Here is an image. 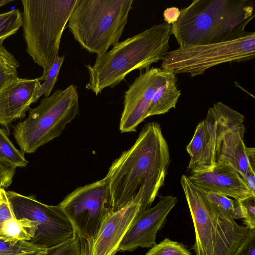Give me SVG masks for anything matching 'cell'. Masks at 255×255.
<instances>
[{
	"label": "cell",
	"instance_id": "obj_1",
	"mask_svg": "<svg viewBox=\"0 0 255 255\" xmlns=\"http://www.w3.org/2000/svg\"><path fill=\"white\" fill-rule=\"evenodd\" d=\"M170 163L160 124H146L134 143L114 161L106 176L112 211L131 203L149 208L164 185Z\"/></svg>",
	"mask_w": 255,
	"mask_h": 255
},
{
	"label": "cell",
	"instance_id": "obj_2",
	"mask_svg": "<svg viewBox=\"0 0 255 255\" xmlns=\"http://www.w3.org/2000/svg\"><path fill=\"white\" fill-rule=\"evenodd\" d=\"M248 0H194L180 10L171 24L179 48L221 42L238 38L255 17Z\"/></svg>",
	"mask_w": 255,
	"mask_h": 255
},
{
	"label": "cell",
	"instance_id": "obj_3",
	"mask_svg": "<svg viewBox=\"0 0 255 255\" xmlns=\"http://www.w3.org/2000/svg\"><path fill=\"white\" fill-rule=\"evenodd\" d=\"M171 34V25L164 22L118 42L97 56L93 65H85L89 77L86 88L98 96L106 88L119 85L132 71L149 69L168 52Z\"/></svg>",
	"mask_w": 255,
	"mask_h": 255
},
{
	"label": "cell",
	"instance_id": "obj_4",
	"mask_svg": "<svg viewBox=\"0 0 255 255\" xmlns=\"http://www.w3.org/2000/svg\"><path fill=\"white\" fill-rule=\"evenodd\" d=\"M180 183L193 223L196 255H234L250 229L213 205L186 175Z\"/></svg>",
	"mask_w": 255,
	"mask_h": 255
},
{
	"label": "cell",
	"instance_id": "obj_5",
	"mask_svg": "<svg viewBox=\"0 0 255 255\" xmlns=\"http://www.w3.org/2000/svg\"><path fill=\"white\" fill-rule=\"evenodd\" d=\"M77 0H22L26 50L43 69L40 81L58 56L61 39Z\"/></svg>",
	"mask_w": 255,
	"mask_h": 255
},
{
	"label": "cell",
	"instance_id": "obj_6",
	"mask_svg": "<svg viewBox=\"0 0 255 255\" xmlns=\"http://www.w3.org/2000/svg\"><path fill=\"white\" fill-rule=\"evenodd\" d=\"M133 0H77L68 26L81 47L97 55L119 42Z\"/></svg>",
	"mask_w": 255,
	"mask_h": 255
},
{
	"label": "cell",
	"instance_id": "obj_7",
	"mask_svg": "<svg viewBox=\"0 0 255 255\" xmlns=\"http://www.w3.org/2000/svg\"><path fill=\"white\" fill-rule=\"evenodd\" d=\"M77 86L71 84L41 100L28 116L13 128V135L22 153H32L60 135L68 124L78 115Z\"/></svg>",
	"mask_w": 255,
	"mask_h": 255
},
{
	"label": "cell",
	"instance_id": "obj_8",
	"mask_svg": "<svg viewBox=\"0 0 255 255\" xmlns=\"http://www.w3.org/2000/svg\"><path fill=\"white\" fill-rule=\"evenodd\" d=\"M255 57V32L247 31L233 40L168 51L162 60L161 68L175 74L187 73L193 77L220 64L245 62Z\"/></svg>",
	"mask_w": 255,
	"mask_h": 255
},
{
	"label": "cell",
	"instance_id": "obj_9",
	"mask_svg": "<svg viewBox=\"0 0 255 255\" xmlns=\"http://www.w3.org/2000/svg\"><path fill=\"white\" fill-rule=\"evenodd\" d=\"M58 205L78 237L86 243L91 242L105 218L112 211L106 177L77 188Z\"/></svg>",
	"mask_w": 255,
	"mask_h": 255
},
{
	"label": "cell",
	"instance_id": "obj_10",
	"mask_svg": "<svg viewBox=\"0 0 255 255\" xmlns=\"http://www.w3.org/2000/svg\"><path fill=\"white\" fill-rule=\"evenodd\" d=\"M6 194L17 219L25 218L37 224L30 242L49 249L75 235L71 223L59 205L45 204L34 195L26 196L13 191H6Z\"/></svg>",
	"mask_w": 255,
	"mask_h": 255
},
{
	"label": "cell",
	"instance_id": "obj_11",
	"mask_svg": "<svg viewBox=\"0 0 255 255\" xmlns=\"http://www.w3.org/2000/svg\"><path fill=\"white\" fill-rule=\"evenodd\" d=\"M244 116L230 108L218 133L216 161L223 160L233 167L244 179L255 173V148L246 146Z\"/></svg>",
	"mask_w": 255,
	"mask_h": 255
},
{
	"label": "cell",
	"instance_id": "obj_12",
	"mask_svg": "<svg viewBox=\"0 0 255 255\" xmlns=\"http://www.w3.org/2000/svg\"><path fill=\"white\" fill-rule=\"evenodd\" d=\"M171 71L152 67L141 73L125 92L120 122L122 132L136 131L146 118L153 95L168 78Z\"/></svg>",
	"mask_w": 255,
	"mask_h": 255
},
{
	"label": "cell",
	"instance_id": "obj_13",
	"mask_svg": "<svg viewBox=\"0 0 255 255\" xmlns=\"http://www.w3.org/2000/svg\"><path fill=\"white\" fill-rule=\"evenodd\" d=\"M229 108L220 102L214 104L197 126L186 146L190 157L187 169L191 173L209 170L215 164L216 140Z\"/></svg>",
	"mask_w": 255,
	"mask_h": 255
},
{
	"label": "cell",
	"instance_id": "obj_14",
	"mask_svg": "<svg viewBox=\"0 0 255 255\" xmlns=\"http://www.w3.org/2000/svg\"><path fill=\"white\" fill-rule=\"evenodd\" d=\"M177 202L176 197L160 196L154 206L141 212L126 233L119 252H133L138 248H151L156 245L157 233Z\"/></svg>",
	"mask_w": 255,
	"mask_h": 255
},
{
	"label": "cell",
	"instance_id": "obj_15",
	"mask_svg": "<svg viewBox=\"0 0 255 255\" xmlns=\"http://www.w3.org/2000/svg\"><path fill=\"white\" fill-rule=\"evenodd\" d=\"M142 211L139 204L131 203L118 211L110 212L95 237L86 243V255H115L126 233Z\"/></svg>",
	"mask_w": 255,
	"mask_h": 255
},
{
	"label": "cell",
	"instance_id": "obj_16",
	"mask_svg": "<svg viewBox=\"0 0 255 255\" xmlns=\"http://www.w3.org/2000/svg\"><path fill=\"white\" fill-rule=\"evenodd\" d=\"M198 188L239 201L253 194L239 173L228 163L219 160L209 170L193 172L187 176Z\"/></svg>",
	"mask_w": 255,
	"mask_h": 255
},
{
	"label": "cell",
	"instance_id": "obj_17",
	"mask_svg": "<svg viewBox=\"0 0 255 255\" xmlns=\"http://www.w3.org/2000/svg\"><path fill=\"white\" fill-rule=\"evenodd\" d=\"M40 85L39 78L17 77L2 87L0 89V125L8 128L14 121L24 118Z\"/></svg>",
	"mask_w": 255,
	"mask_h": 255
},
{
	"label": "cell",
	"instance_id": "obj_18",
	"mask_svg": "<svg viewBox=\"0 0 255 255\" xmlns=\"http://www.w3.org/2000/svg\"><path fill=\"white\" fill-rule=\"evenodd\" d=\"M176 82V74L171 72L165 83L155 92L147 111L146 118L165 114L175 108L181 95Z\"/></svg>",
	"mask_w": 255,
	"mask_h": 255
},
{
	"label": "cell",
	"instance_id": "obj_19",
	"mask_svg": "<svg viewBox=\"0 0 255 255\" xmlns=\"http://www.w3.org/2000/svg\"><path fill=\"white\" fill-rule=\"evenodd\" d=\"M37 227L34 221L27 218H11L0 226V240L13 244L30 241L34 237Z\"/></svg>",
	"mask_w": 255,
	"mask_h": 255
},
{
	"label": "cell",
	"instance_id": "obj_20",
	"mask_svg": "<svg viewBox=\"0 0 255 255\" xmlns=\"http://www.w3.org/2000/svg\"><path fill=\"white\" fill-rule=\"evenodd\" d=\"M0 161L5 165L15 169L25 167L28 163L24 154L16 148L5 130L0 128Z\"/></svg>",
	"mask_w": 255,
	"mask_h": 255
},
{
	"label": "cell",
	"instance_id": "obj_21",
	"mask_svg": "<svg viewBox=\"0 0 255 255\" xmlns=\"http://www.w3.org/2000/svg\"><path fill=\"white\" fill-rule=\"evenodd\" d=\"M20 64L16 58L0 44V89L12 80L18 77Z\"/></svg>",
	"mask_w": 255,
	"mask_h": 255
},
{
	"label": "cell",
	"instance_id": "obj_22",
	"mask_svg": "<svg viewBox=\"0 0 255 255\" xmlns=\"http://www.w3.org/2000/svg\"><path fill=\"white\" fill-rule=\"evenodd\" d=\"M201 190L213 205L229 214L234 220L243 219V212L238 201L220 194Z\"/></svg>",
	"mask_w": 255,
	"mask_h": 255
},
{
	"label": "cell",
	"instance_id": "obj_23",
	"mask_svg": "<svg viewBox=\"0 0 255 255\" xmlns=\"http://www.w3.org/2000/svg\"><path fill=\"white\" fill-rule=\"evenodd\" d=\"M22 26V13L15 8L0 14V44Z\"/></svg>",
	"mask_w": 255,
	"mask_h": 255
},
{
	"label": "cell",
	"instance_id": "obj_24",
	"mask_svg": "<svg viewBox=\"0 0 255 255\" xmlns=\"http://www.w3.org/2000/svg\"><path fill=\"white\" fill-rule=\"evenodd\" d=\"M64 56H58L53 64L44 78V82L36 90L33 98V104L35 103L42 96L45 97L50 96L57 80L60 70L63 63Z\"/></svg>",
	"mask_w": 255,
	"mask_h": 255
},
{
	"label": "cell",
	"instance_id": "obj_25",
	"mask_svg": "<svg viewBox=\"0 0 255 255\" xmlns=\"http://www.w3.org/2000/svg\"><path fill=\"white\" fill-rule=\"evenodd\" d=\"M86 243L75 234L71 239L51 249L47 255H86Z\"/></svg>",
	"mask_w": 255,
	"mask_h": 255
},
{
	"label": "cell",
	"instance_id": "obj_26",
	"mask_svg": "<svg viewBox=\"0 0 255 255\" xmlns=\"http://www.w3.org/2000/svg\"><path fill=\"white\" fill-rule=\"evenodd\" d=\"M145 255H192L181 243L165 238L156 244Z\"/></svg>",
	"mask_w": 255,
	"mask_h": 255
},
{
	"label": "cell",
	"instance_id": "obj_27",
	"mask_svg": "<svg viewBox=\"0 0 255 255\" xmlns=\"http://www.w3.org/2000/svg\"><path fill=\"white\" fill-rule=\"evenodd\" d=\"M46 249L30 241H20L15 244L0 240V255H18L29 251Z\"/></svg>",
	"mask_w": 255,
	"mask_h": 255
},
{
	"label": "cell",
	"instance_id": "obj_28",
	"mask_svg": "<svg viewBox=\"0 0 255 255\" xmlns=\"http://www.w3.org/2000/svg\"><path fill=\"white\" fill-rule=\"evenodd\" d=\"M243 212V222L251 229H255V196L238 201Z\"/></svg>",
	"mask_w": 255,
	"mask_h": 255
},
{
	"label": "cell",
	"instance_id": "obj_29",
	"mask_svg": "<svg viewBox=\"0 0 255 255\" xmlns=\"http://www.w3.org/2000/svg\"><path fill=\"white\" fill-rule=\"evenodd\" d=\"M16 218L4 188L0 189V226L7 220Z\"/></svg>",
	"mask_w": 255,
	"mask_h": 255
},
{
	"label": "cell",
	"instance_id": "obj_30",
	"mask_svg": "<svg viewBox=\"0 0 255 255\" xmlns=\"http://www.w3.org/2000/svg\"><path fill=\"white\" fill-rule=\"evenodd\" d=\"M234 255H255V229H250L245 240Z\"/></svg>",
	"mask_w": 255,
	"mask_h": 255
},
{
	"label": "cell",
	"instance_id": "obj_31",
	"mask_svg": "<svg viewBox=\"0 0 255 255\" xmlns=\"http://www.w3.org/2000/svg\"><path fill=\"white\" fill-rule=\"evenodd\" d=\"M180 10L178 8L168 7L163 12L164 20L166 23L171 25L178 20Z\"/></svg>",
	"mask_w": 255,
	"mask_h": 255
},
{
	"label": "cell",
	"instance_id": "obj_32",
	"mask_svg": "<svg viewBox=\"0 0 255 255\" xmlns=\"http://www.w3.org/2000/svg\"><path fill=\"white\" fill-rule=\"evenodd\" d=\"M47 253L48 249H43L38 250L29 251L18 255H47Z\"/></svg>",
	"mask_w": 255,
	"mask_h": 255
},
{
	"label": "cell",
	"instance_id": "obj_33",
	"mask_svg": "<svg viewBox=\"0 0 255 255\" xmlns=\"http://www.w3.org/2000/svg\"><path fill=\"white\" fill-rule=\"evenodd\" d=\"M12 1L13 0H0V7Z\"/></svg>",
	"mask_w": 255,
	"mask_h": 255
},
{
	"label": "cell",
	"instance_id": "obj_34",
	"mask_svg": "<svg viewBox=\"0 0 255 255\" xmlns=\"http://www.w3.org/2000/svg\"><path fill=\"white\" fill-rule=\"evenodd\" d=\"M1 162V161H0Z\"/></svg>",
	"mask_w": 255,
	"mask_h": 255
}]
</instances>
